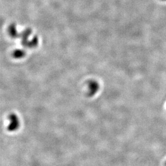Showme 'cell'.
<instances>
[{
    "label": "cell",
    "mask_w": 166,
    "mask_h": 166,
    "mask_svg": "<svg viewBox=\"0 0 166 166\" xmlns=\"http://www.w3.org/2000/svg\"><path fill=\"white\" fill-rule=\"evenodd\" d=\"M9 119L10 123L8 127V130L10 132L16 131L20 126V121L18 118L15 114H12L9 116Z\"/></svg>",
    "instance_id": "6da1fadb"
},
{
    "label": "cell",
    "mask_w": 166,
    "mask_h": 166,
    "mask_svg": "<svg viewBox=\"0 0 166 166\" xmlns=\"http://www.w3.org/2000/svg\"><path fill=\"white\" fill-rule=\"evenodd\" d=\"M89 88L90 92V94H94L99 89V85L98 84L95 82H91L89 83Z\"/></svg>",
    "instance_id": "7a4b0ae2"
},
{
    "label": "cell",
    "mask_w": 166,
    "mask_h": 166,
    "mask_svg": "<svg viewBox=\"0 0 166 166\" xmlns=\"http://www.w3.org/2000/svg\"><path fill=\"white\" fill-rule=\"evenodd\" d=\"M163 1H166V0H163Z\"/></svg>",
    "instance_id": "3957f363"
},
{
    "label": "cell",
    "mask_w": 166,
    "mask_h": 166,
    "mask_svg": "<svg viewBox=\"0 0 166 166\" xmlns=\"http://www.w3.org/2000/svg\"></svg>",
    "instance_id": "277c9868"
}]
</instances>
